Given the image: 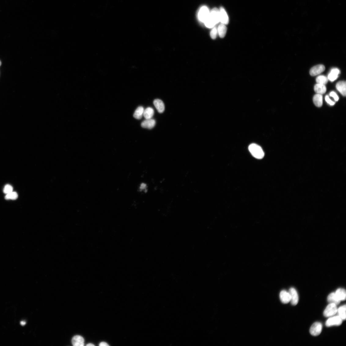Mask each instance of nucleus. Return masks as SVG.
Segmentation results:
<instances>
[{"instance_id": "obj_27", "label": "nucleus", "mask_w": 346, "mask_h": 346, "mask_svg": "<svg viewBox=\"0 0 346 346\" xmlns=\"http://www.w3.org/2000/svg\"><path fill=\"white\" fill-rule=\"evenodd\" d=\"M218 33L217 29L216 28H213L210 32L211 38L213 39H215L217 37Z\"/></svg>"}, {"instance_id": "obj_22", "label": "nucleus", "mask_w": 346, "mask_h": 346, "mask_svg": "<svg viewBox=\"0 0 346 346\" xmlns=\"http://www.w3.org/2000/svg\"><path fill=\"white\" fill-rule=\"evenodd\" d=\"M144 110V109L142 106H139L136 109L134 113V117L138 120L141 119L143 116Z\"/></svg>"}, {"instance_id": "obj_11", "label": "nucleus", "mask_w": 346, "mask_h": 346, "mask_svg": "<svg viewBox=\"0 0 346 346\" xmlns=\"http://www.w3.org/2000/svg\"><path fill=\"white\" fill-rule=\"evenodd\" d=\"M279 296L281 302L283 304H287L290 301L291 296L289 293L285 290L281 291Z\"/></svg>"}, {"instance_id": "obj_2", "label": "nucleus", "mask_w": 346, "mask_h": 346, "mask_svg": "<svg viewBox=\"0 0 346 346\" xmlns=\"http://www.w3.org/2000/svg\"><path fill=\"white\" fill-rule=\"evenodd\" d=\"M249 150L252 155L258 159L263 158L264 156V152L262 148L256 144H252L249 146Z\"/></svg>"}, {"instance_id": "obj_28", "label": "nucleus", "mask_w": 346, "mask_h": 346, "mask_svg": "<svg viewBox=\"0 0 346 346\" xmlns=\"http://www.w3.org/2000/svg\"><path fill=\"white\" fill-rule=\"evenodd\" d=\"M330 96L333 98L336 101H338L339 97L335 92L334 91L331 92L330 94Z\"/></svg>"}, {"instance_id": "obj_30", "label": "nucleus", "mask_w": 346, "mask_h": 346, "mask_svg": "<svg viewBox=\"0 0 346 346\" xmlns=\"http://www.w3.org/2000/svg\"><path fill=\"white\" fill-rule=\"evenodd\" d=\"M99 345L101 346H109V345L108 344H107V343L105 342H101L100 344H99Z\"/></svg>"}, {"instance_id": "obj_13", "label": "nucleus", "mask_w": 346, "mask_h": 346, "mask_svg": "<svg viewBox=\"0 0 346 346\" xmlns=\"http://www.w3.org/2000/svg\"><path fill=\"white\" fill-rule=\"evenodd\" d=\"M336 88L344 96L346 95V84L345 81H341L337 83Z\"/></svg>"}, {"instance_id": "obj_15", "label": "nucleus", "mask_w": 346, "mask_h": 346, "mask_svg": "<svg viewBox=\"0 0 346 346\" xmlns=\"http://www.w3.org/2000/svg\"><path fill=\"white\" fill-rule=\"evenodd\" d=\"M328 301L330 303L334 304L336 305L340 303L341 301L337 298L335 293H332L327 298Z\"/></svg>"}, {"instance_id": "obj_19", "label": "nucleus", "mask_w": 346, "mask_h": 346, "mask_svg": "<svg viewBox=\"0 0 346 346\" xmlns=\"http://www.w3.org/2000/svg\"><path fill=\"white\" fill-rule=\"evenodd\" d=\"M335 293L337 298L341 301H344L346 299V291L343 289L340 288L337 289Z\"/></svg>"}, {"instance_id": "obj_25", "label": "nucleus", "mask_w": 346, "mask_h": 346, "mask_svg": "<svg viewBox=\"0 0 346 346\" xmlns=\"http://www.w3.org/2000/svg\"><path fill=\"white\" fill-rule=\"evenodd\" d=\"M18 197L17 193L13 191L9 193L6 194L5 197V198L6 200L11 199L15 200Z\"/></svg>"}, {"instance_id": "obj_17", "label": "nucleus", "mask_w": 346, "mask_h": 346, "mask_svg": "<svg viewBox=\"0 0 346 346\" xmlns=\"http://www.w3.org/2000/svg\"><path fill=\"white\" fill-rule=\"evenodd\" d=\"M340 71L337 68L332 69L328 76V79L331 82L334 81L337 78Z\"/></svg>"}, {"instance_id": "obj_7", "label": "nucleus", "mask_w": 346, "mask_h": 346, "mask_svg": "<svg viewBox=\"0 0 346 346\" xmlns=\"http://www.w3.org/2000/svg\"><path fill=\"white\" fill-rule=\"evenodd\" d=\"M290 295V302L292 305H296L298 304L299 301V297L297 293L296 290L294 288H291L289 292Z\"/></svg>"}, {"instance_id": "obj_16", "label": "nucleus", "mask_w": 346, "mask_h": 346, "mask_svg": "<svg viewBox=\"0 0 346 346\" xmlns=\"http://www.w3.org/2000/svg\"><path fill=\"white\" fill-rule=\"evenodd\" d=\"M326 90L325 85L317 83L315 86V91L318 94L322 95L325 94Z\"/></svg>"}, {"instance_id": "obj_24", "label": "nucleus", "mask_w": 346, "mask_h": 346, "mask_svg": "<svg viewBox=\"0 0 346 346\" xmlns=\"http://www.w3.org/2000/svg\"><path fill=\"white\" fill-rule=\"evenodd\" d=\"M316 81L318 84L325 85L328 83V79L326 77L324 76L320 75L317 78Z\"/></svg>"}, {"instance_id": "obj_31", "label": "nucleus", "mask_w": 346, "mask_h": 346, "mask_svg": "<svg viewBox=\"0 0 346 346\" xmlns=\"http://www.w3.org/2000/svg\"><path fill=\"white\" fill-rule=\"evenodd\" d=\"M26 324V322H25L24 321H22L20 322V324H21V325H22V326L25 325Z\"/></svg>"}, {"instance_id": "obj_18", "label": "nucleus", "mask_w": 346, "mask_h": 346, "mask_svg": "<svg viewBox=\"0 0 346 346\" xmlns=\"http://www.w3.org/2000/svg\"><path fill=\"white\" fill-rule=\"evenodd\" d=\"M217 30L219 37L223 38L225 36L227 32V28L226 25L221 23L219 26Z\"/></svg>"}, {"instance_id": "obj_1", "label": "nucleus", "mask_w": 346, "mask_h": 346, "mask_svg": "<svg viewBox=\"0 0 346 346\" xmlns=\"http://www.w3.org/2000/svg\"><path fill=\"white\" fill-rule=\"evenodd\" d=\"M220 21L219 10L217 8L213 9L210 12L209 16L204 22L206 27L212 28Z\"/></svg>"}, {"instance_id": "obj_33", "label": "nucleus", "mask_w": 346, "mask_h": 346, "mask_svg": "<svg viewBox=\"0 0 346 346\" xmlns=\"http://www.w3.org/2000/svg\"><path fill=\"white\" fill-rule=\"evenodd\" d=\"M1 64H2V62H1V61H0V66H1Z\"/></svg>"}, {"instance_id": "obj_32", "label": "nucleus", "mask_w": 346, "mask_h": 346, "mask_svg": "<svg viewBox=\"0 0 346 346\" xmlns=\"http://www.w3.org/2000/svg\"><path fill=\"white\" fill-rule=\"evenodd\" d=\"M86 346H95V345L94 344L90 343V344H88L86 345Z\"/></svg>"}, {"instance_id": "obj_6", "label": "nucleus", "mask_w": 346, "mask_h": 346, "mask_svg": "<svg viewBox=\"0 0 346 346\" xmlns=\"http://www.w3.org/2000/svg\"><path fill=\"white\" fill-rule=\"evenodd\" d=\"M342 320L339 316L329 318L326 322V325L327 327L334 326H340L342 323Z\"/></svg>"}, {"instance_id": "obj_3", "label": "nucleus", "mask_w": 346, "mask_h": 346, "mask_svg": "<svg viewBox=\"0 0 346 346\" xmlns=\"http://www.w3.org/2000/svg\"><path fill=\"white\" fill-rule=\"evenodd\" d=\"M337 305L334 304L330 303L325 310L323 315L326 317H328L335 315L337 312Z\"/></svg>"}, {"instance_id": "obj_26", "label": "nucleus", "mask_w": 346, "mask_h": 346, "mask_svg": "<svg viewBox=\"0 0 346 346\" xmlns=\"http://www.w3.org/2000/svg\"><path fill=\"white\" fill-rule=\"evenodd\" d=\"M13 188L10 185H6L3 189V192L6 194L9 193L13 192Z\"/></svg>"}, {"instance_id": "obj_21", "label": "nucleus", "mask_w": 346, "mask_h": 346, "mask_svg": "<svg viewBox=\"0 0 346 346\" xmlns=\"http://www.w3.org/2000/svg\"><path fill=\"white\" fill-rule=\"evenodd\" d=\"M154 114V111L153 108H148L144 110L143 116L146 119H151Z\"/></svg>"}, {"instance_id": "obj_8", "label": "nucleus", "mask_w": 346, "mask_h": 346, "mask_svg": "<svg viewBox=\"0 0 346 346\" xmlns=\"http://www.w3.org/2000/svg\"><path fill=\"white\" fill-rule=\"evenodd\" d=\"M325 66L323 65H318L314 66L310 70V73L312 76H315L321 74L325 70Z\"/></svg>"}, {"instance_id": "obj_4", "label": "nucleus", "mask_w": 346, "mask_h": 346, "mask_svg": "<svg viewBox=\"0 0 346 346\" xmlns=\"http://www.w3.org/2000/svg\"><path fill=\"white\" fill-rule=\"evenodd\" d=\"M322 325L319 322H316L313 324L310 329V332L312 336H316L320 335L322 331Z\"/></svg>"}, {"instance_id": "obj_12", "label": "nucleus", "mask_w": 346, "mask_h": 346, "mask_svg": "<svg viewBox=\"0 0 346 346\" xmlns=\"http://www.w3.org/2000/svg\"><path fill=\"white\" fill-rule=\"evenodd\" d=\"M72 343L74 346H83L84 340L83 338L80 336H75L72 339Z\"/></svg>"}, {"instance_id": "obj_29", "label": "nucleus", "mask_w": 346, "mask_h": 346, "mask_svg": "<svg viewBox=\"0 0 346 346\" xmlns=\"http://www.w3.org/2000/svg\"><path fill=\"white\" fill-rule=\"evenodd\" d=\"M325 100L328 103L331 105H334L335 104V103L334 102L331 101V100L330 99L329 96H326Z\"/></svg>"}, {"instance_id": "obj_23", "label": "nucleus", "mask_w": 346, "mask_h": 346, "mask_svg": "<svg viewBox=\"0 0 346 346\" xmlns=\"http://www.w3.org/2000/svg\"><path fill=\"white\" fill-rule=\"evenodd\" d=\"M346 305L342 306L337 309L338 316L341 318L342 320H346Z\"/></svg>"}, {"instance_id": "obj_9", "label": "nucleus", "mask_w": 346, "mask_h": 346, "mask_svg": "<svg viewBox=\"0 0 346 346\" xmlns=\"http://www.w3.org/2000/svg\"><path fill=\"white\" fill-rule=\"evenodd\" d=\"M220 21L222 24L225 25L229 24V20L227 12L223 7L220 8L219 10Z\"/></svg>"}, {"instance_id": "obj_10", "label": "nucleus", "mask_w": 346, "mask_h": 346, "mask_svg": "<svg viewBox=\"0 0 346 346\" xmlns=\"http://www.w3.org/2000/svg\"><path fill=\"white\" fill-rule=\"evenodd\" d=\"M156 124V122L155 120L152 118L146 119L142 123L141 126L143 128L151 129L154 127Z\"/></svg>"}, {"instance_id": "obj_20", "label": "nucleus", "mask_w": 346, "mask_h": 346, "mask_svg": "<svg viewBox=\"0 0 346 346\" xmlns=\"http://www.w3.org/2000/svg\"><path fill=\"white\" fill-rule=\"evenodd\" d=\"M322 99V96L321 94H317L315 95L313 98V101L317 107H321L323 104Z\"/></svg>"}, {"instance_id": "obj_5", "label": "nucleus", "mask_w": 346, "mask_h": 346, "mask_svg": "<svg viewBox=\"0 0 346 346\" xmlns=\"http://www.w3.org/2000/svg\"><path fill=\"white\" fill-rule=\"evenodd\" d=\"M210 13L209 10L207 6H202L198 13V17L199 20L204 23L209 16Z\"/></svg>"}, {"instance_id": "obj_14", "label": "nucleus", "mask_w": 346, "mask_h": 346, "mask_svg": "<svg viewBox=\"0 0 346 346\" xmlns=\"http://www.w3.org/2000/svg\"><path fill=\"white\" fill-rule=\"evenodd\" d=\"M154 104L159 113H162L164 111V105L161 100L159 99L155 100L154 101Z\"/></svg>"}]
</instances>
